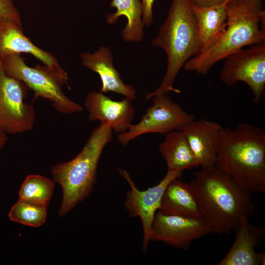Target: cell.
<instances>
[{
  "mask_svg": "<svg viewBox=\"0 0 265 265\" xmlns=\"http://www.w3.org/2000/svg\"><path fill=\"white\" fill-rule=\"evenodd\" d=\"M8 140L7 134L0 128V152Z\"/></svg>",
  "mask_w": 265,
  "mask_h": 265,
  "instance_id": "26",
  "label": "cell"
},
{
  "mask_svg": "<svg viewBox=\"0 0 265 265\" xmlns=\"http://www.w3.org/2000/svg\"><path fill=\"white\" fill-rule=\"evenodd\" d=\"M0 61V128L7 134L31 130L35 112L25 101L27 87L20 80L6 74Z\"/></svg>",
  "mask_w": 265,
  "mask_h": 265,
  "instance_id": "9",
  "label": "cell"
},
{
  "mask_svg": "<svg viewBox=\"0 0 265 265\" xmlns=\"http://www.w3.org/2000/svg\"><path fill=\"white\" fill-rule=\"evenodd\" d=\"M153 103L137 124H131L128 131L119 134L120 143L126 146L140 135L148 133L166 134L180 130L194 120L192 114L184 110L166 94L154 96Z\"/></svg>",
  "mask_w": 265,
  "mask_h": 265,
  "instance_id": "7",
  "label": "cell"
},
{
  "mask_svg": "<svg viewBox=\"0 0 265 265\" xmlns=\"http://www.w3.org/2000/svg\"><path fill=\"white\" fill-rule=\"evenodd\" d=\"M222 128L215 122L202 118L191 121L182 129L202 168L214 166L218 138Z\"/></svg>",
  "mask_w": 265,
  "mask_h": 265,
  "instance_id": "15",
  "label": "cell"
},
{
  "mask_svg": "<svg viewBox=\"0 0 265 265\" xmlns=\"http://www.w3.org/2000/svg\"><path fill=\"white\" fill-rule=\"evenodd\" d=\"M179 179L172 180L166 187L158 211L165 214L205 218L202 208L191 186Z\"/></svg>",
  "mask_w": 265,
  "mask_h": 265,
  "instance_id": "17",
  "label": "cell"
},
{
  "mask_svg": "<svg viewBox=\"0 0 265 265\" xmlns=\"http://www.w3.org/2000/svg\"><path fill=\"white\" fill-rule=\"evenodd\" d=\"M214 166L239 186L252 192H265V132L242 123L220 131Z\"/></svg>",
  "mask_w": 265,
  "mask_h": 265,
  "instance_id": "1",
  "label": "cell"
},
{
  "mask_svg": "<svg viewBox=\"0 0 265 265\" xmlns=\"http://www.w3.org/2000/svg\"><path fill=\"white\" fill-rule=\"evenodd\" d=\"M226 29L211 48L189 59L184 70L206 75L218 62L233 53L265 42L263 0H229Z\"/></svg>",
  "mask_w": 265,
  "mask_h": 265,
  "instance_id": "3",
  "label": "cell"
},
{
  "mask_svg": "<svg viewBox=\"0 0 265 265\" xmlns=\"http://www.w3.org/2000/svg\"><path fill=\"white\" fill-rule=\"evenodd\" d=\"M167 171L183 170L200 167L188 141L182 131L176 130L165 134L164 141L159 145Z\"/></svg>",
  "mask_w": 265,
  "mask_h": 265,
  "instance_id": "18",
  "label": "cell"
},
{
  "mask_svg": "<svg viewBox=\"0 0 265 265\" xmlns=\"http://www.w3.org/2000/svg\"><path fill=\"white\" fill-rule=\"evenodd\" d=\"M234 231L235 240L228 253L217 265H265V253L256 252L255 248L263 241L265 228L253 225L247 218Z\"/></svg>",
  "mask_w": 265,
  "mask_h": 265,
  "instance_id": "13",
  "label": "cell"
},
{
  "mask_svg": "<svg viewBox=\"0 0 265 265\" xmlns=\"http://www.w3.org/2000/svg\"><path fill=\"white\" fill-rule=\"evenodd\" d=\"M191 5L206 8L219 5L227 0H188Z\"/></svg>",
  "mask_w": 265,
  "mask_h": 265,
  "instance_id": "25",
  "label": "cell"
},
{
  "mask_svg": "<svg viewBox=\"0 0 265 265\" xmlns=\"http://www.w3.org/2000/svg\"><path fill=\"white\" fill-rule=\"evenodd\" d=\"M0 18L10 21L23 26L20 14L13 0H0Z\"/></svg>",
  "mask_w": 265,
  "mask_h": 265,
  "instance_id": "23",
  "label": "cell"
},
{
  "mask_svg": "<svg viewBox=\"0 0 265 265\" xmlns=\"http://www.w3.org/2000/svg\"><path fill=\"white\" fill-rule=\"evenodd\" d=\"M112 134L109 125L100 123L76 157L52 167L53 180L61 186L63 192L59 216H64L92 192L100 157L106 146L111 141Z\"/></svg>",
  "mask_w": 265,
  "mask_h": 265,
  "instance_id": "5",
  "label": "cell"
},
{
  "mask_svg": "<svg viewBox=\"0 0 265 265\" xmlns=\"http://www.w3.org/2000/svg\"><path fill=\"white\" fill-rule=\"evenodd\" d=\"M54 182L39 175H29L23 182L19 199L39 206L48 207L53 196Z\"/></svg>",
  "mask_w": 265,
  "mask_h": 265,
  "instance_id": "21",
  "label": "cell"
},
{
  "mask_svg": "<svg viewBox=\"0 0 265 265\" xmlns=\"http://www.w3.org/2000/svg\"><path fill=\"white\" fill-rule=\"evenodd\" d=\"M83 106L89 112L90 121L99 120L100 123L107 124L119 134L128 131L135 116L132 101L126 98L119 101H113L95 91L87 94Z\"/></svg>",
  "mask_w": 265,
  "mask_h": 265,
  "instance_id": "12",
  "label": "cell"
},
{
  "mask_svg": "<svg viewBox=\"0 0 265 265\" xmlns=\"http://www.w3.org/2000/svg\"><path fill=\"white\" fill-rule=\"evenodd\" d=\"M8 215L13 222L38 228L46 222L47 207L19 199L11 208Z\"/></svg>",
  "mask_w": 265,
  "mask_h": 265,
  "instance_id": "22",
  "label": "cell"
},
{
  "mask_svg": "<svg viewBox=\"0 0 265 265\" xmlns=\"http://www.w3.org/2000/svg\"><path fill=\"white\" fill-rule=\"evenodd\" d=\"M193 175L189 184L212 233L228 234L254 213L251 193L215 166L202 168Z\"/></svg>",
  "mask_w": 265,
  "mask_h": 265,
  "instance_id": "2",
  "label": "cell"
},
{
  "mask_svg": "<svg viewBox=\"0 0 265 265\" xmlns=\"http://www.w3.org/2000/svg\"><path fill=\"white\" fill-rule=\"evenodd\" d=\"M151 43L165 51L167 66L159 85L146 94L145 100L170 91L181 93L174 87L177 75L189 59L202 51L197 20L188 0H172L167 17Z\"/></svg>",
  "mask_w": 265,
  "mask_h": 265,
  "instance_id": "4",
  "label": "cell"
},
{
  "mask_svg": "<svg viewBox=\"0 0 265 265\" xmlns=\"http://www.w3.org/2000/svg\"><path fill=\"white\" fill-rule=\"evenodd\" d=\"M23 53L31 54L49 67L60 66L51 53L36 46L24 34L23 26L0 18V61L8 55Z\"/></svg>",
  "mask_w": 265,
  "mask_h": 265,
  "instance_id": "16",
  "label": "cell"
},
{
  "mask_svg": "<svg viewBox=\"0 0 265 265\" xmlns=\"http://www.w3.org/2000/svg\"><path fill=\"white\" fill-rule=\"evenodd\" d=\"M228 0L219 5L206 8L191 5L202 45L201 53L211 48L223 35L226 27V5Z\"/></svg>",
  "mask_w": 265,
  "mask_h": 265,
  "instance_id": "19",
  "label": "cell"
},
{
  "mask_svg": "<svg viewBox=\"0 0 265 265\" xmlns=\"http://www.w3.org/2000/svg\"><path fill=\"white\" fill-rule=\"evenodd\" d=\"M211 233L205 218L165 214L158 211L152 223L150 241H162L175 248L188 250L193 240Z\"/></svg>",
  "mask_w": 265,
  "mask_h": 265,
  "instance_id": "11",
  "label": "cell"
},
{
  "mask_svg": "<svg viewBox=\"0 0 265 265\" xmlns=\"http://www.w3.org/2000/svg\"><path fill=\"white\" fill-rule=\"evenodd\" d=\"M219 78L229 86L245 82L258 103L265 89V42L239 49L224 59Z\"/></svg>",
  "mask_w": 265,
  "mask_h": 265,
  "instance_id": "8",
  "label": "cell"
},
{
  "mask_svg": "<svg viewBox=\"0 0 265 265\" xmlns=\"http://www.w3.org/2000/svg\"><path fill=\"white\" fill-rule=\"evenodd\" d=\"M110 7L116 8L113 13L106 16L107 23H115L121 16L127 19L126 26L121 32L125 42H141L144 38L142 21L143 5L141 0H112Z\"/></svg>",
  "mask_w": 265,
  "mask_h": 265,
  "instance_id": "20",
  "label": "cell"
},
{
  "mask_svg": "<svg viewBox=\"0 0 265 265\" xmlns=\"http://www.w3.org/2000/svg\"><path fill=\"white\" fill-rule=\"evenodd\" d=\"M155 0H141L143 5L142 21L149 26L153 23V6Z\"/></svg>",
  "mask_w": 265,
  "mask_h": 265,
  "instance_id": "24",
  "label": "cell"
},
{
  "mask_svg": "<svg viewBox=\"0 0 265 265\" xmlns=\"http://www.w3.org/2000/svg\"><path fill=\"white\" fill-rule=\"evenodd\" d=\"M80 58L82 66L99 75L102 81L100 92H113L121 94L131 101L135 99L134 87L125 84L114 68L113 56L109 47H100L93 53H81Z\"/></svg>",
  "mask_w": 265,
  "mask_h": 265,
  "instance_id": "14",
  "label": "cell"
},
{
  "mask_svg": "<svg viewBox=\"0 0 265 265\" xmlns=\"http://www.w3.org/2000/svg\"><path fill=\"white\" fill-rule=\"evenodd\" d=\"M5 73L21 80L34 92V100L41 98L49 101L59 113L69 114L81 112L83 107L68 98L62 90L67 83L68 75L61 68L37 64L34 67L25 63L21 54L9 55L2 60Z\"/></svg>",
  "mask_w": 265,
  "mask_h": 265,
  "instance_id": "6",
  "label": "cell"
},
{
  "mask_svg": "<svg viewBox=\"0 0 265 265\" xmlns=\"http://www.w3.org/2000/svg\"><path fill=\"white\" fill-rule=\"evenodd\" d=\"M118 170L130 186L124 202L125 208L130 217H139L142 222V251L144 253L148 247L152 223L155 214L160 208L165 189L172 180L180 178L183 172L167 171L166 175L158 185L142 191L136 187L126 169L118 168Z\"/></svg>",
  "mask_w": 265,
  "mask_h": 265,
  "instance_id": "10",
  "label": "cell"
}]
</instances>
